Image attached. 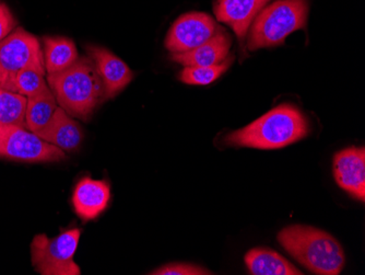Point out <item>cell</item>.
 <instances>
[{
  "mask_svg": "<svg viewBox=\"0 0 365 275\" xmlns=\"http://www.w3.org/2000/svg\"><path fill=\"white\" fill-rule=\"evenodd\" d=\"M46 80L58 106L73 118L87 121L106 100L101 77L89 56H79L65 71L47 74Z\"/></svg>",
  "mask_w": 365,
  "mask_h": 275,
  "instance_id": "6da1fadb",
  "label": "cell"
},
{
  "mask_svg": "<svg viewBox=\"0 0 365 275\" xmlns=\"http://www.w3.org/2000/svg\"><path fill=\"white\" fill-rule=\"evenodd\" d=\"M309 125L299 109L281 104L225 137L232 146L272 151L289 146L309 135Z\"/></svg>",
  "mask_w": 365,
  "mask_h": 275,
  "instance_id": "7a4b0ae2",
  "label": "cell"
},
{
  "mask_svg": "<svg viewBox=\"0 0 365 275\" xmlns=\"http://www.w3.org/2000/svg\"><path fill=\"white\" fill-rule=\"evenodd\" d=\"M278 241L299 264L315 274L338 275L346 264L339 242L311 226H289L278 234Z\"/></svg>",
  "mask_w": 365,
  "mask_h": 275,
  "instance_id": "3957f363",
  "label": "cell"
},
{
  "mask_svg": "<svg viewBox=\"0 0 365 275\" xmlns=\"http://www.w3.org/2000/svg\"><path fill=\"white\" fill-rule=\"evenodd\" d=\"M307 14V0H278L262 8L250 31L248 50L284 44L289 34L305 28Z\"/></svg>",
  "mask_w": 365,
  "mask_h": 275,
  "instance_id": "277c9868",
  "label": "cell"
},
{
  "mask_svg": "<svg viewBox=\"0 0 365 275\" xmlns=\"http://www.w3.org/2000/svg\"><path fill=\"white\" fill-rule=\"evenodd\" d=\"M81 231L67 229L56 237L40 234L31 244V259L36 272L42 275H80L81 269L75 262Z\"/></svg>",
  "mask_w": 365,
  "mask_h": 275,
  "instance_id": "5b68a950",
  "label": "cell"
},
{
  "mask_svg": "<svg viewBox=\"0 0 365 275\" xmlns=\"http://www.w3.org/2000/svg\"><path fill=\"white\" fill-rule=\"evenodd\" d=\"M0 65L5 74L0 88L16 92L14 81L22 71L30 67L45 69L40 41L21 26H16L3 42H0Z\"/></svg>",
  "mask_w": 365,
  "mask_h": 275,
  "instance_id": "8992f818",
  "label": "cell"
},
{
  "mask_svg": "<svg viewBox=\"0 0 365 275\" xmlns=\"http://www.w3.org/2000/svg\"><path fill=\"white\" fill-rule=\"evenodd\" d=\"M0 158L24 163H56L65 159L66 153L26 127L0 124Z\"/></svg>",
  "mask_w": 365,
  "mask_h": 275,
  "instance_id": "52a82bcc",
  "label": "cell"
},
{
  "mask_svg": "<svg viewBox=\"0 0 365 275\" xmlns=\"http://www.w3.org/2000/svg\"><path fill=\"white\" fill-rule=\"evenodd\" d=\"M215 32L217 24L209 14L188 12L172 24L164 44L172 54L185 53L210 40Z\"/></svg>",
  "mask_w": 365,
  "mask_h": 275,
  "instance_id": "ba28073f",
  "label": "cell"
},
{
  "mask_svg": "<svg viewBox=\"0 0 365 275\" xmlns=\"http://www.w3.org/2000/svg\"><path fill=\"white\" fill-rule=\"evenodd\" d=\"M334 176L338 186L350 196L365 201V149L349 147L334 156Z\"/></svg>",
  "mask_w": 365,
  "mask_h": 275,
  "instance_id": "9c48e42d",
  "label": "cell"
},
{
  "mask_svg": "<svg viewBox=\"0 0 365 275\" xmlns=\"http://www.w3.org/2000/svg\"><path fill=\"white\" fill-rule=\"evenodd\" d=\"M88 56L92 59L106 90V100L118 96L130 84L134 73L120 57L106 47L88 45Z\"/></svg>",
  "mask_w": 365,
  "mask_h": 275,
  "instance_id": "30bf717a",
  "label": "cell"
},
{
  "mask_svg": "<svg viewBox=\"0 0 365 275\" xmlns=\"http://www.w3.org/2000/svg\"><path fill=\"white\" fill-rule=\"evenodd\" d=\"M110 200V186L106 180L82 178L73 193L76 214L83 221H93L106 211Z\"/></svg>",
  "mask_w": 365,
  "mask_h": 275,
  "instance_id": "8fae6325",
  "label": "cell"
},
{
  "mask_svg": "<svg viewBox=\"0 0 365 275\" xmlns=\"http://www.w3.org/2000/svg\"><path fill=\"white\" fill-rule=\"evenodd\" d=\"M269 0H217L215 17L231 26L240 41H243L256 16Z\"/></svg>",
  "mask_w": 365,
  "mask_h": 275,
  "instance_id": "7c38bea8",
  "label": "cell"
},
{
  "mask_svg": "<svg viewBox=\"0 0 365 275\" xmlns=\"http://www.w3.org/2000/svg\"><path fill=\"white\" fill-rule=\"evenodd\" d=\"M232 39L225 30H217L215 36L200 46L185 53L172 54L171 59L182 66H212L229 56Z\"/></svg>",
  "mask_w": 365,
  "mask_h": 275,
  "instance_id": "4fadbf2b",
  "label": "cell"
},
{
  "mask_svg": "<svg viewBox=\"0 0 365 275\" xmlns=\"http://www.w3.org/2000/svg\"><path fill=\"white\" fill-rule=\"evenodd\" d=\"M38 137L65 153L77 151L83 141V133L77 121L59 106L52 121L41 131Z\"/></svg>",
  "mask_w": 365,
  "mask_h": 275,
  "instance_id": "5bb4252c",
  "label": "cell"
},
{
  "mask_svg": "<svg viewBox=\"0 0 365 275\" xmlns=\"http://www.w3.org/2000/svg\"><path fill=\"white\" fill-rule=\"evenodd\" d=\"M248 271L253 275H302L278 252L268 248H254L244 256Z\"/></svg>",
  "mask_w": 365,
  "mask_h": 275,
  "instance_id": "9a60e30c",
  "label": "cell"
},
{
  "mask_svg": "<svg viewBox=\"0 0 365 275\" xmlns=\"http://www.w3.org/2000/svg\"><path fill=\"white\" fill-rule=\"evenodd\" d=\"M44 64L46 74H55L68 69L79 59L75 42L65 36H44Z\"/></svg>",
  "mask_w": 365,
  "mask_h": 275,
  "instance_id": "2e32d148",
  "label": "cell"
},
{
  "mask_svg": "<svg viewBox=\"0 0 365 275\" xmlns=\"http://www.w3.org/2000/svg\"><path fill=\"white\" fill-rule=\"evenodd\" d=\"M59 108L51 88L38 96L29 98L26 111V127L36 135L52 121Z\"/></svg>",
  "mask_w": 365,
  "mask_h": 275,
  "instance_id": "e0dca14e",
  "label": "cell"
},
{
  "mask_svg": "<svg viewBox=\"0 0 365 275\" xmlns=\"http://www.w3.org/2000/svg\"><path fill=\"white\" fill-rule=\"evenodd\" d=\"M26 96L0 88V124L26 127Z\"/></svg>",
  "mask_w": 365,
  "mask_h": 275,
  "instance_id": "ac0fdd59",
  "label": "cell"
},
{
  "mask_svg": "<svg viewBox=\"0 0 365 275\" xmlns=\"http://www.w3.org/2000/svg\"><path fill=\"white\" fill-rule=\"evenodd\" d=\"M232 61L233 57L212 66H186L180 71L178 78L186 85H210L227 71Z\"/></svg>",
  "mask_w": 365,
  "mask_h": 275,
  "instance_id": "d6986e66",
  "label": "cell"
},
{
  "mask_svg": "<svg viewBox=\"0 0 365 275\" xmlns=\"http://www.w3.org/2000/svg\"><path fill=\"white\" fill-rule=\"evenodd\" d=\"M45 75L46 71L43 67H30L24 69L16 76L14 81L16 92L26 96L28 99L42 94L49 88Z\"/></svg>",
  "mask_w": 365,
  "mask_h": 275,
  "instance_id": "ffe728a7",
  "label": "cell"
},
{
  "mask_svg": "<svg viewBox=\"0 0 365 275\" xmlns=\"http://www.w3.org/2000/svg\"><path fill=\"white\" fill-rule=\"evenodd\" d=\"M151 275H209L210 271L190 264H169L149 273Z\"/></svg>",
  "mask_w": 365,
  "mask_h": 275,
  "instance_id": "44dd1931",
  "label": "cell"
},
{
  "mask_svg": "<svg viewBox=\"0 0 365 275\" xmlns=\"http://www.w3.org/2000/svg\"><path fill=\"white\" fill-rule=\"evenodd\" d=\"M18 26L11 10L3 1H0V42H3L12 31Z\"/></svg>",
  "mask_w": 365,
  "mask_h": 275,
  "instance_id": "7402d4cb",
  "label": "cell"
},
{
  "mask_svg": "<svg viewBox=\"0 0 365 275\" xmlns=\"http://www.w3.org/2000/svg\"><path fill=\"white\" fill-rule=\"evenodd\" d=\"M4 79H5V74H4L3 67L0 65V87L3 85Z\"/></svg>",
  "mask_w": 365,
  "mask_h": 275,
  "instance_id": "603a6c76",
  "label": "cell"
}]
</instances>
